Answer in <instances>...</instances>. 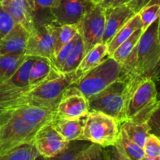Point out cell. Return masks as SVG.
<instances>
[{"instance_id": "obj_1", "label": "cell", "mask_w": 160, "mask_h": 160, "mask_svg": "<svg viewBox=\"0 0 160 160\" xmlns=\"http://www.w3.org/2000/svg\"><path fill=\"white\" fill-rule=\"evenodd\" d=\"M160 62L159 17L143 31L135 48L121 64L128 74L158 78Z\"/></svg>"}, {"instance_id": "obj_2", "label": "cell", "mask_w": 160, "mask_h": 160, "mask_svg": "<svg viewBox=\"0 0 160 160\" xmlns=\"http://www.w3.org/2000/svg\"><path fill=\"white\" fill-rule=\"evenodd\" d=\"M140 77L124 71L120 78L88 101L89 112H100L115 119L120 124L126 120V110L130 95L136 80Z\"/></svg>"}, {"instance_id": "obj_3", "label": "cell", "mask_w": 160, "mask_h": 160, "mask_svg": "<svg viewBox=\"0 0 160 160\" xmlns=\"http://www.w3.org/2000/svg\"><path fill=\"white\" fill-rule=\"evenodd\" d=\"M79 78L75 70L65 73L52 67L49 74L42 82L24 92L27 103L55 111L66 89Z\"/></svg>"}, {"instance_id": "obj_4", "label": "cell", "mask_w": 160, "mask_h": 160, "mask_svg": "<svg viewBox=\"0 0 160 160\" xmlns=\"http://www.w3.org/2000/svg\"><path fill=\"white\" fill-rule=\"evenodd\" d=\"M155 81L151 78H138L130 95L126 119L135 123H148L155 112L159 110V102Z\"/></svg>"}, {"instance_id": "obj_5", "label": "cell", "mask_w": 160, "mask_h": 160, "mask_svg": "<svg viewBox=\"0 0 160 160\" xmlns=\"http://www.w3.org/2000/svg\"><path fill=\"white\" fill-rule=\"evenodd\" d=\"M124 73L121 64L107 56L102 62L84 73L73 85L87 99L97 95L120 78Z\"/></svg>"}, {"instance_id": "obj_6", "label": "cell", "mask_w": 160, "mask_h": 160, "mask_svg": "<svg viewBox=\"0 0 160 160\" xmlns=\"http://www.w3.org/2000/svg\"><path fill=\"white\" fill-rule=\"evenodd\" d=\"M15 109L0 124V156L23 144L34 143L36 132L45 125L27 121L16 112Z\"/></svg>"}, {"instance_id": "obj_7", "label": "cell", "mask_w": 160, "mask_h": 160, "mask_svg": "<svg viewBox=\"0 0 160 160\" xmlns=\"http://www.w3.org/2000/svg\"><path fill=\"white\" fill-rule=\"evenodd\" d=\"M120 124L112 117L100 112H88L84 120L81 140L88 141L102 148L114 146Z\"/></svg>"}, {"instance_id": "obj_8", "label": "cell", "mask_w": 160, "mask_h": 160, "mask_svg": "<svg viewBox=\"0 0 160 160\" xmlns=\"http://www.w3.org/2000/svg\"><path fill=\"white\" fill-rule=\"evenodd\" d=\"M78 31L84 44V55L94 46L102 43L105 30V8L94 4L78 25Z\"/></svg>"}, {"instance_id": "obj_9", "label": "cell", "mask_w": 160, "mask_h": 160, "mask_svg": "<svg viewBox=\"0 0 160 160\" xmlns=\"http://www.w3.org/2000/svg\"><path fill=\"white\" fill-rule=\"evenodd\" d=\"M88 112V99L72 84L62 94L55 110V118L77 120L86 117Z\"/></svg>"}, {"instance_id": "obj_10", "label": "cell", "mask_w": 160, "mask_h": 160, "mask_svg": "<svg viewBox=\"0 0 160 160\" xmlns=\"http://www.w3.org/2000/svg\"><path fill=\"white\" fill-rule=\"evenodd\" d=\"M52 23L36 26L35 29L29 34L25 55L46 58L50 61L54 59V40H53Z\"/></svg>"}, {"instance_id": "obj_11", "label": "cell", "mask_w": 160, "mask_h": 160, "mask_svg": "<svg viewBox=\"0 0 160 160\" xmlns=\"http://www.w3.org/2000/svg\"><path fill=\"white\" fill-rule=\"evenodd\" d=\"M33 142L39 155L50 158L65 150L70 142L56 131L51 122L43 125L36 132Z\"/></svg>"}, {"instance_id": "obj_12", "label": "cell", "mask_w": 160, "mask_h": 160, "mask_svg": "<svg viewBox=\"0 0 160 160\" xmlns=\"http://www.w3.org/2000/svg\"><path fill=\"white\" fill-rule=\"evenodd\" d=\"M94 3L88 0H61L51 9L52 23L57 25H78Z\"/></svg>"}, {"instance_id": "obj_13", "label": "cell", "mask_w": 160, "mask_h": 160, "mask_svg": "<svg viewBox=\"0 0 160 160\" xmlns=\"http://www.w3.org/2000/svg\"><path fill=\"white\" fill-rule=\"evenodd\" d=\"M135 14L128 4L105 8V30L102 42L107 44Z\"/></svg>"}, {"instance_id": "obj_14", "label": "cell", "mask_w": 160, "mask_h": 160, "mask_svg": "<svg viewBox=\"0 0 160 160\" xmlns=\"http://www.w3.org/2000/svg\"><path fill=\"white\" fill-rule=\"evenodd\" d=\"M27 90L14 87L7 82L0 83V124L12 109L26 104L24 92Z\"/></svg>"}, {"instance_id": "obj_15", "label": "cell", "mask_w": 160, "mask_h": 160, "mask_svg": "<svg viewBox=\"0 0 160 160\" xmlns=\"http://www.w3.org/2000/svg\"><path fill=\"white\" fill-rule=\"evenodd\" d=\"M29 33L20 24L15 23L12 29L0 39V55L25 52Z\"/></svg>"}, {"instance_id": "obj_16", "label": "cell", "mask_w": 160, "mask_h": 160, "mask_svg": "<svg viewBox=\"0 0 160 160\" xmlns=\"http://www.w3.org/2000/svg\"><path fill=\"white\" fill-rule=\"evenodd\" d=\"M1 4L10 14L14 23L21 25L29 34L34 31L35 25L26 0H2Z\"/></svg>"}, {"instance_id": "obj_17", "label": "cell", "mask_w": 160, "mask_h": 160, "mask_svg": "<svg viewBox=\"0 0 160 160\" xmlns=\"http://www.w3.org/2000/svg\"><path fill=\"white\" fill-rule=\"evenodd\" d=\"M61 0H26L34 25L52 23L51 9L57 7Z\"/></svg>"}, {"instance_id": "obj_18", "label": "cell", "mask_w": 160, "mask_h": 160, "mask_svg": "<svg viewBox=\"0 0 160 160\" xmlns=\"http://www.w3.org/2000/svg\"><path fill=\"white\" fill-rule=\"evenodd\" d=\"M16 112L25 120L37 124H46L55 119V111L34 105H21L15 109Z\"/></svg>"}, {"instance_id": "obj_19", "label": "cell", "mask_w": 160, "mask_h": 160, "mask_svg": "<svg viewBox=\"0 0 160 160\" xmlns=\"http://www.w3.org/2000/svg\"><path fill=\"white\" fill-rule=\"evenodd\" d=\"M85 117L77 120L55 118L52 122L53 128L68 142L81 140Z\"/></svg>"}, {"instance_id": "obj_20", "label": "cell", "mask_w": 160, "mask_h": 160, "mask_svg": "<svg viewBox=\"0 0 160 160\" xmlns=\"http://www.w3.org/2000/svg\"><path fill=\"white\" fill-rule=\"evenodd\" d=\"M107 56L106 44H98L84 55L81 63L75 70V71L79 75L80 78H81L84 73L88 72L89 70L98 66L100 62H102L103 59Z\"/></svg>"}, {"instance_id": "obj_21", "label": "cell", "mask_w": 160, "mask_h": 160, "mask_svg": "<svg viewBox=\"0 0 160 160\" xmlns=\"http://www.w3.org/2000/svg\"><path fill=\"white\" fill-rule=\"evenodd\" d=\"M139 28H142V22L139 15L136 13L106 44L108 56H112L117 47Z\"/></svg>"}, {"instance_id": "obj_22", "label": "cell", "mask_w": 160, "mask_h": 160, "mask_svg": "<svg viewBox=\"0 0 160 160\" xmlns=\"http://www.w3.org/2000/svg\"><path fill=\"white\" fill-rule=\"evenodd\" d=\"M25 57V52L0 55V83L7 82L12 78Z\"/></svg>"}, {"instance_id": "obj_23", "label": "cell", "mask_w": 160, "mask_h": 160, "mask_svg": "<svg viewBox=\"0 0 160 160\" xmlns=\"http://www.w3.org/2000/svg\"><path fill=\"white\" fill-rule=\"evenodd\" d=\"M120 128L133 142L142 148H143L147 137L151 134V129L148 123H138L126 120L120 123Z\"/></svg>"}, {"instance_id": "obj_24", "label": "cell", "mask_w": 160, "mask_h": 160, "mask_svg": "<svg viewBox=\"0 0 160 160\" xmlns=\"http://www.w3.org/2000/svg\"><path fill=\"white\" fill-rule=\"evenodd\" d=\"M114 146L130 160H141L145 156L143 148L133 142L120 128H119L118 137Z\"/></svg>"}, {"instance_id": "obj_25", "label": "cell", "mask_w": 160, "mask_h": 160, "mask_svg": "<svg viewBox=\"0 0 160 160\" xmlns=\"http://www.w3.org/2000/svg\"><path fill=\"white\" fill-rule=\"evenodd\" d=\"M37 58L38 56H26L23 62L7 83L18 88L29 89L30 73Z\"/></svg>"}, {"instance_id": "obj_26", "label": "cell", "mask_w": 160, "mask_h": 160, "mask_svg": "<svg viewBox=\"0 0 160 160\" xmlns=\"http://www.w3.org/2000/svg\"><path fill=\"white\" fill-rule=\"evenodd\" d=\"M54 40V57L59 50L78 34L77 25H57L52 23V26Z\"/></svg>"}, {"instance_id": "obj_27", "label": "cell", "mask_w": 160, "mask_h": 160, "mask_svg": "<svg viewBox=\"0 0 160 160\" xmlns=\"http://www.w3.org/2000/svg\"><path fill=\"white\" fill-rule=\"evenodd\" d=\"M52 62L46 58L38 57L33 64L29 77V88L34 87L44 81L52 70Z\"/></svg>"}, {"instance_id": "obj_28", "label": "cell", "mask_w": 160, "mask_h": 160, "mask_svg": "<svg viewBox=\"0 0 160 160\" xmlns=\"http://www.w3.org/2000/svg\"><path fill=\"white\" fill-rule=\"evenodd\" d=\"M142 33H143V31L142 28H139L137 31H134L128 39H126L123 43L120 44L117 47V49L113 52L110 57H112L114 60H116L120 64L123 63L128 56L131 54L133 49L135 48Z\"/></svg>"}, {"instance_id": "obj_29", "label": "cell", "mask_w": 160, "mask_h": 160, "mask_svg": "<svg viewBox=\"0 0 160 160\" xmlns=\"http://www.w3.org/2000/svg\"><path fill=\"white\" fill-rule=\"evenodd\" d=\"M84 56V44H83V41L81 35L78 33V37L76 42H75V45H73L68 57L67 58V59L64 62L60 72L67 73L74 71L78 68L79 64L81 63Z\"/></svg>"}, {"instance_id": "obj_30", "label": "cell", "mask_w": 160, "mask_h": 160, "mask_svg": "<svg viewBox=\"0 0 160 160\" xmlns=\"http://www.w3.org/2000/svg\"><path fill=\"white\" fill-rule=\"evenodd\" d=\"M39 156L34 143H26L0 156V160H33Z\"/></svg>"}, {"instance_id": "obj_31", "label": "cell", "mask_w": 160, "mask_h": 160, "mask_svg": "<svg viewBox=\"0 0 160 160\" xmlns=\"http://www.w3.org/2000/svg\"><path fill=\"white\" fill-rule=\"evenodd\" d=\"M91 144L92 142L84 140L71 141L62 152L53 157L45 158V160H78L80 153Z\"/></svg>"}, {"instance_id": "obj_32", "label": "cell", "mask_w": 160, "mask_h": 160, "mask_svg": "<svg viewBox=\"0 0 160 160\" xmlns=\"http://www.w3.org/2000/svg\"><path fill=\"white\" fill-rule=\"evenodd\" d=\"M160 4L147 5L137 12L142 22V29L145 31L156 19L159 17Z\"/></svg>"}, {"instance_id": "obj_33", "label": "cell", "mask_w": 160, "mask_h": 160, "mask_svg": "<svg viewBox=\"0 0 160 160\" xmlns=\"http://www.w3.org/2000/svg\"><path fill=\"white\" fill-rule=\"evenodd\" d=\"M78 37V32L76 35L73 37V38L71 41L68 42V43L66 44L59 51V52L55 56L54 59L52 61V67L56 69V70L60 72L61 68H62V65H63L64 62L67 59V58L68 57L69 54L71 52L72 48H73V45H75V42H76L77 39Z\"/></svg>"}, {"instance_id": "obj_34", "label": "cell", "mask_w": 160, "mask_h": 160, "mask_svg": "<svg viewBox=\"0 0 160 160\" xmlns=\"http://www.w3.org/2000/svg\"><path fill=\"white\" fill-rule=\"evenodd\" d=\"M78 160H106L103 148L96 144L92 143L84 148L78 156Z\"/></svg>"}, {"instance_id": "obj_35", "label": "cell", "mask_w": 160, "mask_h": 160, "mask_svg": "<svg viewBox=\"0 0 160 160\" xmlns=\"http://www.w3.org/2000/svg\"><path fill=\"white\" fill-rule=\"evenodd\" d=\"M143 150L145 156L149 157L160 156V139L159 136L150 134L145 140Z\"/></svg>"}, {"instance_id": "obj_36", "label": "cell", "mask_w": 160, "mask_h": 160, "mask_svg": "<svg viewBox=\"0 0 160 160\" xmlns=\"http://www.w3.org/2000/svg\"><path fill=\"white\" fill-rule=\"evenodd\" d=\"M15 25L13 19L0 2V33L4 36L12 29Z\"/></svg>"}, {"instance_id": "obj_37", "label": "cell", "mask_w": 160, "mask_h": 160, "mask_svg": "<svg viewBox=\"0 0 160 160\" xmlns=\"http://www.w3.org/2000/svg\"><path fill=\"white\" fill-rule=\"evenodd\" d=\"M105 158L106 160H129L121 154L115 146H109L103 148Z\"/></svg>"}, {"instance_id": "obj_38", "label": "cell", "mask_w": 160, "mask_h": 160, "mask_svg": "<svg viewBox=\"0 0 160 160\" xmlns=\"http://www.w3.org/2000/svg\"><path fill=\"white\" fill-rule=\"evenodd\" d=\"M142 2H143V0H131L127 4L129 5L133 9H134V12L137 13L142 7Z\"/></svg>"}, {"instance_id": "obj_39", "label": "cell", "mask_w": 160, "mask_h": 160, "mask_svg": "<svg viewBox=\"0 0 160 160\" xmlns=\"http://www.w3.org/2000/svg\"><path fill=\"white\" fill-rule=\"evenodd\" d=\"M130 1H131V0H112L108 6L115 7V6H121V5L127 4V3L129 2Z\"/></svg>"}, {"instance_id": "obj_40", "label": "cell", "mask_w": 160, "mask_h": 160, "mask_svg": "<svg viewBox=\"0 0 160 160\" xmlns=\"http://www.w3.org/2000/svg\"><path fill=\"white\" fill-rule=\"evenodd\" d=\"M111 1H112V0H101V1H100V2L98 3V4H99L100 6H102V7L106 8V7H107L108 6H109V4L110 3Z\"/></svg>"}, {"instance_id": "obj_41", "label": "cell", "mask_w": 160, "mask_h": 160, "mask_svg": "<svg viewBox=\"0 0 160 160\" xmlns=\"http://www.w3.org/2000/svg\"><path fill=\"white\" fill-rule=\"evenodd\" d=\"M141 160H160V156H158V157H149V156H144V157Z\"/></svg>"}, {"instance_id": "obj_42", "label": "cell", "mask_w": 160, "mask_h": 160, "mask_svg": "<svg viewBox=\"0 0 160 160\" xmlns=\"http://www.w3.org/2000/svg\"><path fill=\"white\" fill-rule=\"evenodd\" d=\"M33 160H45V158L44 157V156H41V155H39V156H38L37 157L35 158V159H33Z\"/></svg>"}, {"instance_id": "obj_43", "label": "cell", "mask_w": 160, "mask_h": 160, "mask_svg": "<svg viewBox=\"0 0 160 160\" xmlns=\"http://www.w3.org/2000/svg\"><path fill=\"white\" fill-rule=\"evenodd\" d=\"M149 1H150V0H143V2H142V7H144L145 6H146V5L148 4V2H149Z\"/></svg>"}, {"instance_id": "obj_44", "label": "cell", "mask_w": 160, "mask_h": 160, "mask_svg": "<svg viewBox=\"0 0 160 160\" xmlns=\"http://www.w3.org/2000/svg\"><path fill=\"white\" fill-rule=\"evenodd\" d=\"M101 0H94V4H98Z\"/></svg>"}, {"instance_id": "obj_45", "label": "cell", "mask_w": 160, "mask_h": 160, "mask_svg": "<svg viewBox=\"0 0 160 160\" xmlns=\"http://www.w3.org/2000/svg\"><path fill=\"white\" fill-rule=\"evenodd\" d=\"M88 1H90V2H91L94 3V0H88Z\"/></svg>"}, {"instance_id": "obj_46", "label": "cell", "mask_w": 160, "mask_h": 160, "mask_svg": "<svg viewBox=\"0 0 160 160\" xmlns=\"http://www.w3.org/2000/svg\"><path fill=\"white\" fill-rule=\"evenodd\" d=\"M2 34H1V33H0V39L2 38Z\"/></svg>"}, {"instance_id": "obj_47", "label": "cell", "mask_w": 160, "mask_h": 160, "mask_svg": "<svg viewBox=\"0 0 160 160\" xmlns=\"http://www.w3.org/2000/svg\"><path fill=\"white\" fill-rule=\"evenodd\" d=\"M2 0H0V2H2Z\"/></svg>"}, {"instance_id": "obj_48", "label": "cell", "mask_w": 160, "mask_h": 160, "mask_svg": "<svg viewBox=\"0 0 160 160\" xmlns=\"http://www.w3.org/2000/svg\"><path fill=\"white\" fill-rule=\"evenodd\" d=\"M129 160H130V159H129Z\"/></svg>"}]
</instances>
